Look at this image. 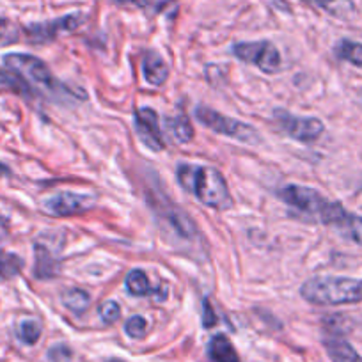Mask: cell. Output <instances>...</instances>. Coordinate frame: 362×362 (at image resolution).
Masks as SVG:
<instances>
[{"label": "cell", "instance_id": "cell-1", "mask_svg": "<svg viewBox=\"0 0 362 362\" xmlns=\"http://www.w3.org/2000/svg\"><path fill=\"white\" fill-rule=\"evenodd\" d=\"M176 176L180 185L192 192L204 206L215 208V210L231 208L233 199L226 177L215 167L183 162L176 167Z\"/></svg>", "mask_w": 362, "mask_h": 362}, {"label": "cell", "instance_id": "cell-2", "mask_svg": "<svg viewBox=\"0 0 362 362\" xmlns=\"http://www.w3.org/2000/svg\"><path fill=\"white\" fill-rule=\"evenodd\" d=\"M300 295L313 305H348L362 302V279L322 276L305 281Z\"/></svg>", "mask_w": 362, "mask_h": 362}, {"label": "cell", "instance_id": "cell-3", "mask_svg": "<svg viewBox=\"0 0 362 362\" xmlns=\"http://www.w3.org/2000/svg\"><path fill=\"white\" fill-rule=\"evenodd\" d=\"M279 199L288 206L295 208L298 214L304 215L308 221L322 222V224L334 226L337 218L343 215L344 206L336 201H329L315 189L300 185H286L277 192Z\"/></svg>", "mask_w": 362, "mask_h": 362}, {"label": "cell", "instance_id": "cell-4", "mask_svg": "<svg viewBox=\"0 0 362 362\" xmlns=\"http://www.w3.org/2000/svg\"><path fill=\"white\" fill-rule=\"evenodd\" d=\"M4 64L8 71L15 73L18 78H22L30 90L41 89L52 93V95H57V90H61V83L52 75L48 66L34 55L8 54L4 57Z\"/></svg>", "mask_w": 362, "mask_h": 362}, {"label": "cell", "instance_id": "cell-5", "mask_svg": "<svg viewBox=\"0 0 362 362\" xmlns=\"http://www.w3.org/2000/svg\"><path fill=\"white\" fill-rule=\"evenodd\" d=\"M196 119L203 127L214 130L215 134L226 135V137L236 139V141L247 142V144H256V142H259V134H257L256 128L243 123V121L233 119L229 116H222L217 110L208 109V107H197Z\"/></svg>", "mask_w": 362, "mask_h": 362}, {"label": "cell", "instance_id": "cell-6", "mask_svg": "<svg viewBox=\"0 0 362 362\" xmlns=\"http://www.w3.org/2000/svg\"><path fill=\"white\" fill-rule=\"evenodd\" d=\"M233 54L236 59L247 62V64H254L259 71L267 73V75H274V73L281 71V59L279 50L270 41H252V43H236L233 47Z\"/></svg>", "mask_w": 362, "mask_h": 362}, {"label": "cell", "instance_id": "cell-7", "mask_svg": "<svg viewBox=\"0 0 362 362\" xmlns=\"http://www.w3.org/2000/svg\"><path fill=\"white\" fill-rule=\"evenodd\" d=\"M274 116L281 130L286 132L291 139L298 142H315L325 132V124L318 117H298L286 110H276Z\"/></svg>", "mask_w": 362, "mask_h": 362}, {"label": "cell", "instance_id": "cell-8", "mask_svg": "<svg viewBox=\"0 0 362 362\" xmlns=\"http://www.w3.org/2000/svg\"><path fill=\"white\" fill-rule=\"evenodd\" d=\"M95 204L96 197L93 194L57 192L45 201L43 208L48 215H54V217H71V215H80L93 210Z\"/></svg>", "mask_w": 362, "mask_h": 362}, {"label": "cell", "instance_id": "cell-9", "mask_svg": "<svg viewBox=\"0 0 362 362\" xmlns=\"http://www.w3.org/2000/svg\"><path fill=\"white\" fill-rule=\"evenodd\" d=\"M135 132H137L142 144H146L153 151H163L165 149L158 114L151 107H142V109L135 110Z\"/></svg>", "mask_w": 362, "mask_h": 362}, {"label": "cell", "instance_id": "cell-10", "mask_svg": "<svg viewBox=\"0 0 362 362\" xmlns=\"http://www.w3.org/2000/svg\"><path fill=\"white\" fill-rule=\"evenodd\" d=\"M83 22L82 15H68L62 18L52 20V22L45 23H34L25 29V34L33 43H50L54 41L59 34L73 33L80 23Z\"/></svg>", "mask_w": 362, "mask_h": 362}, {"label": "cell", "instance_id": "cell-11", "mask_svg": "<svg viewBox=\"0 0 362 362\" xmlns=\"http://www.w3.org/2000/svg\"><path fill=\"white\" fill-rule=\"evenodd\" d=\"M36 263H34V276L37 279H54L61 272V263L57 256L43 243H36Z\"/></svg>", "mask_w": 362, "mask_h": 362}, {"label": "cell", "instance_id": "cell-12", "mask_svg": "<svg viewBox=\"0 0 362 362\" xmlns=\"http://www.w3.org/2000/svg\"><path fill=\"white\" fill-rule=\"evenodd\" d=\"M142 73H144V78L148 80V83H151V86H163L167 76H169V68H167L165 61L156 52L149 50L142 57Z\"/></svg>", "mask_w": 362, "mask_h": 362}, {"label": "cell", "instance_id": "cell-13", "mask_svg": "<svg viewBox=\"0 0 362 362\" xmlns=\"http://www.w3.org/2000/svg\"><path fill=\"white\" fill-rule=\"evenodd\" d=\"M325 350L332 362H362V357L343 337L332 336L325 339Z\"/></svg>", "mask_w": 362, "mask_h": 362}, {"label": "cell", "instance_id": "cell-14", "mask_svg": "<svg viewBox=\"0 0 362 362\" xmlns=\"http://www.w3.org/2000/svg\"><path fill=\"white\" fill-rule=\"evenodd\" d=\"M208 354L214 362H240L235 346L224 334H215L208 346Z\"/></svg>", "mask_w": 362, "mask_h": 362}, {"label": "cell", "instance_id": "cell-15", "mask_svg": "<svg viewBox=\"0 0 362 362\" xmlns=\"http://www.w3.org/2000/svg\"><path fill=\"white\" fill-rule=\"evenodd\" d=\"M334 228H336L344 238L362 245V217H358V215H354V214H348V211L344 210V214L337 218Z\"/></svg>", "mask_w": 362, "mask_h": 362}, {"label": "cell", "instance_id": "cell-16", "mask_svg": "<svg viewBox=\"0 0 362 362\" xmlns=\"http://www.w3.org/2000/svg\"><path fill=\"white\" fill-rule=\"evenodd\" d=\"M334 54L337 59L344 62H350V64L357 66L362 69V43L351 40H341L339 43L334 47Z\"/></svg>", "mask_w": 362, "mask_h": 362}, {"label": "cell", "instance_id": "cell-17", "mask_svg": "<svg viewBox=\"0 0 362 362\" xmlns=\"http://www.w3.org/2000/svg\"><path fill=\"white\" fill-rule=\"evenodd\" d=\"M62 304H64L69 311L75 313V315H82V313H86L87 308L90 305V297L86 290L71 288V290L62 293Z\"/></svg>", "mask_w": 362, "mask_h": 362}, {"label": "cell", "instance_id": "cell-18", "mask_svg": "<svg viewBox=\"0 0 362 362\" xmlns=\"http://www.w3.org/2000/svg\"><path fill=\"white\" fill-rule=\"evenodd\" d=\"M167 123H169V128L170 132H173L174 139H176L177 142H181V144H187V142H190L194 139V127L183 114H180V116L176 117H169Z\"/></svg>", "mask_w": 362, "mask_h": 362}, {"label": "cell", "instance_id": "cell-19", "mask_svg": "<svg viewBox=\"0 0 362 362\" xmlns=\"http://www.w3.org/2000/svg\"><path fill=\"white\" fill-rule=\"evenodd\" d=\"M127 290L134 297H146L151 293L149 279L142 270H132L127 276Z\"/></svg>", "mask_w": 362, "mask_h": 362}, {"label": "cell", "instance_id": "cell-20", "mask_svg": "<svg viewBox=\"0 0 362 362\" xmlns=\"http://www.w3.org/2000/svg\"><path fill=\"white\" fill-rule=\"evenodd\" d=\"M18 339L25 344H36L41 337V323L36 320H23L16 327Z\"/></svg>", "mask_w": 362, "mask_h": 362}, {"label": "cell", "instance_id": "cell-21", "mask_svg": "<svg viewBox=\"0 0 362 362\" xmlns=\"http://www.w3.org/2000/svg\"><path fill=\"white\" fill-rule=\"evenodd\" d=\"M22 259L15 254L0 252V279H11L22 270Z\"/></svg>", "mask_w": 362, "mask_h": 362}, {"label": "cell", "instance_id": "cell-22", "mask_svg": "<svg viewBox=\"0 0 362 362\" xmlns=\"http://www.w3.org/2000/svg\"><path fill=\"white\" fill-rule=\"evenodd\" d=\"M318 4L329 13H332V15L341 16V18H346L348 15L355 11V6L351 0H318Z\"/></svg>", "mask_w": 362, "mask_h": 362}, {"label": "cell", "instance_id": "cell-23", "mask_svg": "<svg viewBox=\"0 0 362 362\" xmlns=\"http://www.w3.org/2000/svg\"><path fill=\"white\" fill-rule=\"evenodd\" d=\"M20 40V30L11 20L0 18V48L15 45Z\"/></svg>", "mask_w": 362, "mask_h": 362}, {"label": "cell", "instance_id": "cell-24", "mask_svg": "<svg viewBox=\"0 0 362 362\" xmlns=\"http://www.w3.org/2000/svg\"><path fill=\"white\" fill-rule=\"evenodd\" d=\"M146 330H148V322H146V318H142V316L139 315L132 316V318H128L127 323H124V332L130 337H134V339H139V337L144 336Z\"/></svg>", "mask_w": 362, "mask_h": 362}, {"label": "cell", "instance_id": "cell-25", "mask_svg": "<svg viewBox=\"0 0 362 362\" xmlns=\"http://www.w3.org/2000/svg\"><path fill=\"white\" fill-rule=\"evenodd\" d=\"M98 311H100V316H102V320L105 323H114L121 318V308H119V304L114 300L103 302V304L100 305Z\"/></svg>", "mask_w": 362, "mask_h": 362}, {"label": "cell", "instance_id": "cell-26", "mask_svg": "<svg viewBox=\"0 0 362 362\" xmlns=\"http://www.w3.org/2000/svg\"><path fill=\"white\" fill-rule=\"evenodd\" d=\"M203 325L204 329H210V327L217 325V315H215V309L211 308V304L208 300L203 302Z\"/></svg>", "mask_w": 362, "mask_h": 362}, {"label": "cell", "instance_id": "cell-27", "mask_svg": "<svg viewBox=\"0 0 362 362\" xmlns=\"http://www.w3.org/2000/svg\"><path fill=\"white\" fill-rule=\"evenodd\" d=\"M117 4H134V6H141L144 8L146 6V0H116Z\"/></svg>", "mask_w": 362, "mask_h": 362}, {"label": "cell", "instance_id": "cell-28", "mask_svg": "<svg viewBox=\"0 0 362 362\" xmlns=\"http://www.w3.org/2000/svg\"><path fill=\"white\" fill-rule=\"evenodd\" d=\"M4 174H9V169L4 163H0V176H4Z\"/></svg>", "mask_w": 362, "mask_h": 362}, {"label": "cell", "instance_id": "cell-29", "mask_svg": "<svg viewBox=\"0 0 362 362\" xmlns=\"http://www.w3.org/2000/svg\"><path fill=\"white\" fill-rule=\"evenodd\" d=\"M107 362H127V361H121V358H110V361Z\"/></svg>", "mask_w": 362, "mask_h": 362}]
</instances>
